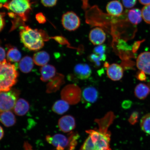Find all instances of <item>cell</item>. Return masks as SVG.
I'll return each mask as SVG.
<instances>
[{
	"mask_svg": "<svg viewBox=\"0 0 150 150\" xmlns=\"http://www.w3.org/2000/svg\"><path fill=\"white\" fill-rule=\"evenodd\" d=\"M137 78L138 80L141 81H145L147 79L145 73L141 71L137 74Z\"/></svg>",
	"mask_w": 150,
	"mask_h": 150,
	"instance_id": "cell-39",
	"label": "cell"
},
{
	"mask_svg": "<svg viewBox=\"0 0 150 150\" xmlns=\"http://www.w3.org/2000/svg\"><path fill=\"white\" fill-rule=\"evenodd\" d=\"M57 0H41L43 5L46 7H52L57 4Z\"/></svg>",
	"mask_w": 150,
	"mask_h": 150,
	"instance_id": "cell-35",
	"label": "cell"
},
{
	"mask_svg": "<svg viewBox=\"0 0 150 150\" xmlns=\"http://www.w3.org/2000/svg\"><path fill=\"white\" fill-rule=\"evenodd\" d=\"M51 38L54 39L56 42H57L61 44H65V39L63 37L60 36H56L54 37H52Z\"/></svg>",
	"mask_w": 150,
	"mask_h": 150,
	"instance_id": "cell-40",
	"label": "cell"
},
{
	"mask_svg": "<svg viewBox=\"0 0 150 150\" xmlns=\"http://www.w3.org/2000/svg\"><path fill=\"white\" fill-rule=\"evenodd\" d=\"M56 76L50 79L49 83L47 85V92L48 93L53 92L59 89L61 84V75L57 74V76Z\"/></svg>",
	"mask_w": 150,
	"mask_h": 150,
	"instance_id": "cell-26",
	"label": "cell"
},
{
	"mask_svg": "<svg viewBox=\"0 0 150 150\" xmlns=\"http://www.w3.org/2000/svg\"><path fill=\"white\" fill-rule=\"evenodd\" d=\"M86 132L89 134L97 150H111L110 147L111 134L109 131L89 130L86 131Z\"/></svg>",
	"mask_w": 150,
	"mask_h": 150,
	"instance_id": "cell-4",
	"label": "cell"
},
{
	"mask_svg": "<svg viewBox=\"0 0 150 150\" xmlns=\"http://www.w3.org/2000/svg\"><path fill=\"white\" fill-rule=\"evenodd\" d=\"M106 46L104 44L99 45L94 48L93 50L94 53L98 55L105 54L106 52Z\"/></svg>",
	"mask_w": 150,
	"mask_h": 150,
	"instance_id": "cell-32",
	"label": "cell"
},
{
	"mask_svg": "<svg viewBox=\"0 0 150 150\" xmlns=\"http://www.w3.org/2000/svg\"><path fill=\"white\" fill-rule=\"evenodd\" d=\"M132 103L130 100H125L122 103V107L123 108L128 109L131 107Z\"/></svg>",
	"mask_w": 150,
	"mask_h": 150,
	"instance_id": "cell-41",
	"label": "cell"
},
{
	"mask_svg": "<svg viewBox=\"0 0 150 150\" xmlns=\"http://www.w3.org/2000/svg\"><path fill=\"white\" fill-rule=\"evenodd\" d=\"M6 57V54L4 48L0 46V63L4 61Z\"/></svg>",
	"mask_w": 150,
	"mask_h": 150,
	"instance_id": "cell-38",
	"label": "cell"
},
{
	"mask_svg": "<svg viewBox=\"0 0 150 150\" xmlns=\"http://www.w3.org/2000/svg\"><path fill=\"white\" fill-rule=\"evenodd\" d=\"M142 42V41H139L134 43L132 47V51L134 53H135L137 51Z\"/></svg>",
	"mask_w": 150,
	"mask_h": 150,
	"instance_id": "cell-42",
	"label": "cell"
},
{
	"mask_svg": "<svg viewBox=\"0 0 150 150\" xmlns=\"http://www.w3.org/2000/svg\"><path fill=\"white\" fill-rule=\"evenodd\" d=\"M115 116L112 112H108L105 117L100 119H97L95 121L99 125V130L102 132H107L110 125L113 122Z\"/></svg>",
	"mask_w": 150,
	"mask_h": 150,
	"instance_id": "cell-16",
	"label": "cell"
},
{
	"mask_svg": "<svg viewBox=\"0 0 150 150\" xmlns=\"http://www.w3.org/2000/svg\"><path fill=\"white\" fill-rule=\"evenodd\" d=\"M123 4L126 8H131L136 4L137 0H122Z\"/></svg>",
	"mask_w": 150,
	"mask_h": 150,
	"instance_id": "cell-33",
	"label": "cell"
},
{
	"mask_svg": "<svg viewBox=\"0 0 150 150\" xmlns=\"http://www.w3.org/2000/svg\"><path fill=\"white\" fill-rule=\"evenodd\" d=\"M61 21L63 27L70 31L76 30L80 25L79 17L73 11H69L64 14L62 16Z\"/></svg>",
	"mask_w": 150,
	"mask_h": 150,
	"instance_id": "cell-7",
	"label": "cell"
},
{
	"mask_svg": "<svg viewBox=\"0 0 150 150\" xmlns=\"http://www.w3.org/2000/svg\"><path fill=\"white\" fill-rule=\"evenodd\" d=\"M0 122L7 127L14 125L16 122V117L11 111H7L0 114Z\"/></svg>",
	"mask_w": 150,
	"mask_h": 150,
	"instance_id": "cell-19",
	"label": "cell"
},
{
	"mask_svg": "<svg viewBox=\"0 0 150 150\" xmlns=\"http://www.w3.org/2000/svg\"><path fill=\"white\" fill-rule=\"evenodd\" d=\"M141 4L144 5L150 4V0H139Z\"/></svg>",
	"mask_w": 150,
	"mask_h": 150,
	"instance_id": "cell-44",
	"label": "cell"
},
{
	"mask_svg": "<svg viewBox=\"0 0 150 150\" xmlns=\"http://www.w3.org/2000/svg\"><path fill=\"white\" fill-rule=\"evenodd\" d=\"M140 125L144 132L150 134V113L146 114L142 117L140 120Z\"/></svg>",
	"mask_w": 150,
	"mask_h": 150,
	"instance_id": "cell-27",
	"label": "cell"
},
{
	"mask_svg": "<svg viewBox=\"0 0 150 150\" xmlns=\"http://www.w3.org/2000/svg\"><path fill=\"white\" fill-rule=\"evenodd\" d=\"M24 150H33L30 144L27 142L24 144Z\"/></svg>",
	"mask_w": 150,
	"mask_h": 150,
	"instance_id": "cell-43",
	"label": "cell"
},
{
	"mask_svg": "<svg viewBox=\"0 0 150 150\" xmlns=\"http://www.w3.org/2000/svg\"><path fill=\"white\" fill-rule=\"evenodd\" d=\"M5 13L0 12V32L2 30L5 25V21L4 19Z\"/></svg>",
	"mask_w": 150,
	"mask_h": 150,
	"instance_id": "cell-37",
	"label": "cell"
},
{
	"mask_svg": "<svg viewBox=\"0 0 150 150\" xmlns=\"http://www.w3.org/2000/svg\"><path fill=\"white\" fill-rule=\"evenodd\" d=\"M106 72L108 77L114 81L120 80L123 77L122 67L117 64L113 63L108 65L107 68Z\"/></svg>",
	"mask_w": 150,
	"mask_h": 150,
	"instance_id": "cell-13",
	"label": "cell"
},
{
	"mask_svg": "<svg viewBox=\"0 0 150 150\" xmlns=\"http://www.w3.org/2000/svg\"><path fill=\"white\" fill-rule=\"evenodd\" d=\"M105 54L101 55H98L95 53L91 54L89 56V60L95 64L97 67H99L100 65V62L104 61L106 59Z\"/></svg>",
	"mask_w": 150,
	"mask_h": 150,
	"instance_id": "cell-28",
	"label": "cell"
},
{
	"mask_svg": "<svg viewBox=\"0 0 150 150\" xmlns=\"http://www.w3.org/2000/svg\"><path fill=\"white\" fill-rule=\"evenodd\" d=\"M18 76L16 65L6 59L0 63V92L12 89L17 82Z\"/></svg>",
	"mask_w": 150,
	"mask_h": 150,
	"instance_id": "cell-2",
	"label": "cell"
},
{
	"mask_svg": "<svg viewBox=\"0 0 150 150\" xmlns=\"http://www.w3.org/2000/svg\"><path fill=\"white\" fill-rule=\"evenodd\" d=\"M46 140L48 143L51 144L56 148L57 150H64L70 147V138L61 134H57L52 136L48 135Z\"/></svg>",
	"mask_w": 150,
	"mask_h": 150,
	"instance_id": "cell-8",
	"label": "cell"
},
{
	"mask_svg": "<svg viewBox=\"0 0 150 150\" xmlns=\"http://www.w3.org/2000/svg\"><path fill=\"white\" fill-rule=\"evenodd\" d=\"M19 95L20 91L14 89L0 92V114L13 109Z\"/></svg>",
	"mask_w": 150,
	"mask_h": 150,
	"instance_id": "cell-5",
	"label": "cell"
},
{
	"mask_svg": "<svg viewBox=\"0 0 150 150\" xmlns=\"http://www.w3.org/2000/svg\"><path fill=\"white\" fill-rule=\"evenodd\" d=\"M34 63L39 66L47 64L50 59L49 54L44 51H39L34 54L33 56Z\"/></svg>",
	"mask_w": 150,
	"mask_h": 150,
	"instance_id": "cell-20",
	"label": "cell"
},
{
	"mask_svg": "<svg viewBox=\"0 0 150 150\" xmlns=\"http://www.w3.org/2000/svg\"><path fill=\"white\" fill-rule=\"evenodd\" d=\"M142 18L146 23L150 24V4L145 6L142 11Z\"/></svg>",
	"mask_w": 150,
	"mask_h": 150,
	"instance_id": "cell-30",
	"label": "cell"
},
{
	"mask_svg": "<svg viewBox=\"0 0 150 150\" xmlns=\"http://www.w3.org/2000/svg\"><path fill=\"white\" fill-rule=\"evenodd\" d=\"M98 96V91L93 87H88L85 88L82 93V100L89 104H92L96 102Z\"/></svg>",
	"mask_w": 150,
	"mask_h": 150,
	"instance_id": "cell-15",
	"label": "cell"
},
{
	"mask_svg": "<svg viewBox=\"0 0 150 150\" xmlns=\"http://www.w3.org/2000/svg\"><path fill=\"white\" fill-rule=\"evenodd\" d=\"M40 79L44 82H47L56 76V70L54 66L46 64L40 69Z\"/></svg>",
	"mask_w": 150,
	"mask_h": 150,
	"instance_id": "cell-17",
	"label": "cell"
},
{
	"mask_svg": "<svg viewBox=\"0 0 150 150\" xmlns=\"http://www.w3.org/2000/svg\"><path fill=\"white\" fill-rule=\"evenodd\" d=\"M139 114L137 112H133L131 114L128 121L131 125H134L138 122Z\"/></svg>",
	"mask_w": 150,
	"mask_h": 150,
	"instance_id": "cell-34",
	"label": "cell"
},
{
	"mask_svg": "<svg viewBox=\"0 0 150 150\" xmlns=\"http://www.w3.org/2000/svg\"><path fill=\"white\" fill-rule=\"evenodd\" d=\"M80 150H97L90 136L84 142Z\"/></svg>",
	"mask_w": 150,
	"mask_h": 150,
	"instance_id": "cell-29",
	"label": "cell"
},
{
	"mask_svg": "<svg viewBox=\"0 0 150 150\" xmlns=\"http://www.w3.org/2000/svg\"><path fill=\"white\" fill-rule=\"evenodd\" d=\"M127 18L131 23L134 25H137L142 21V11L138 8L131 9L127 12Z\"/></svg>",
	"mask_w": 150,
	"mask_h": 150,
	"instance_id": "cell-23",
	"label": "cell"
},
{
	"mask_svg": "<svg viewBox=\"0 0 150 150\" xmlns=\"http://www.w3.org/2000/svg\"><path fill=\"white\" fill-rule=\"evenodd\" d=\"M8 0H0V4L3 5L7 2Z\"/></svg>",
	"mask_w": 150,
	"mask_h": 150,
	"instance_id": "cell-46",
	"label": "cell"
},
{
	"mask_svg": "<svg viewBox=\"0 0 150 150\" xmlns=\"http://www.w3.org/2000/svg\"><path fill=\"white\" fill-rule=\"evenodd\" d=\"M108 14L113 17H119L123 13V5L117 0H113L109 2L106 6Z\"/></svg>",
	"mask_w": 150,
	"mask_h": 150,
	"instance_id": "cell-14",
	"label": "cell"
},
{
	"mask_svg": "<svg viewBox=\"0 0 150 150\" xmlns=\"http://www.w3.org/2000/svg\"><path fill=\"white\" fill-rule=\"evenodd\" d=\"M3 7L12 11L24 21L27 20L28 15L31 9L29 0H11L4 4Z\"/></svg>",
	"mask_w": 150,
	"mask_h": 150,
	"instance_id": "cell-3",
	"label": "cell"
},
{
	"mask_svg": "<svg viewBox=\"0 0 150 150\" xmlns=\"http://www.w3.org/2000/svg\"><path fill=\"white\" fill-rule=\"evenodd\" d=\"M29 108V103L27 101L23 98H20L16 101L13 109L17 115L22 116L27 113Z\"/></svg>",
	"mask_w": 150,
	"mask_h": 150,
	"instance_id": "cell-18",
	"label": "cell"
},
{
	"mask_svg": "<svg viewBox=\"0 0 150 150\" xmlns=\"http://www.w3.org/2000/svg\"><path fill=\"white\" fill-rule=\"evenodd\" d=\"M8 50L6 54L7 61L9 62L17 63L21 60V52L18 48L12 46L7 45Z\"/></svg>",
	"mask_w": 150,
	"mask_h": 150,
	"instance_id": "cell-22",
	"label": "cell"
},
{
	"mask_svg": "<svg viewBox=\"0 0 150 150\" xmlns=\"http://www.w3.org/2000/svg\"><path fill=\"white\" fill-rule=\"evenodd\" d=\"M34 63L33 59L30 56H24L20 61L19 68L22 72L28 74L33 70Z\"/></svg>",
	"mask_w": 150,
	"mask_h": 150,
	"instance_id": "cell-21",
	"label": "cell"
},
{
	"mask_svg": "<svg viewBox=\"0 0 150 150\" xmlns=\"http://www.w3.org/2000/svg\"><path fill=\"white\" fill-rule=\"evenodd\" d=\"M89 39L95 45L103 44L106 39V35L101 28L96 27L91 30L89 33Z\"/></svg>",
	"mask_w": 150,
	"mask_h": 150,
	"instance_id": "cell-10",
	"label": "cell"
},
{
	"mask_svg": "<svg viewBox=\"0 0 150 150\" xmlns=\"http://www.w3.org/2000/svg\"><path fill=\"white\" fill-rule=\"evenodd\" d=\"M20 38L26 48L31 51H38L44 45L45 42L41 30L33 29L28 26L20 28Z\"/></svg>",
	"mask_w": 150,
	"mask_h": 150,
	"instance_id": "cell-1",
	"label": "cell"
},
{
	"mask_svg": "<svg viewBox=\"0 0 150 150\" xmlns=\"http://www.w3.org/2000/svg\"><path fill=\"white\" fill-rule=\"evenodd\" d=\"M58 125L59 129L63 132H69L74 130L76 127V121L72 116L65 115L59 119Z\"/></svg>",
	"mask_w": 150,
	"mask_h": 150,
	"instance_id": "cell-11",
	"label": "cell"
},
{
	"mask_svg": "<svg viewBox=\"0 0 150 150\" xmlns=\"http://www.w3.org/2000/svg\"><path fill=\"white\" fill-rule=\"evenodd\" d=\"M35 18L39 23L44 24L46 22V18L42 13H39L36 14Z\"/></svg>",
	"mask_w": 150,
	"mask_h": 150,
	"instance_id": "cell-36",
	"label": "cell"
},
{
	"mask_svg": "<svg viewBox=\"0 0 150 150\" xmlns=\"http://www.w3.org/2000/svg\"><path fill=\"white\" fill-rule=\"evenodd\" d=\"M70 138V146L68 150H74L77 144V140L79 136L77 134L71 132L69 135Z\"/></svg>",
	"mask_w": 150,
	"mask_h": 150,
	"instance_id": "cell-31",
	"label": "cell"
},
{
	"mask_svg": "<svg viewBox=\"0 0 150 150\" xmlns=\"http://www.w3.org/2000/svg\"><path fill=\"white\" fill-rule=\"evenodd\" d=\"M136 64L140 71L150 75V52L141 53L137 58Z\"/></svg>",
	"mask_w": 150,
	"mask_h": 150,
	"instance_id": "cell-9",
	"label": "cell"
},
{
	"mask_svg": "<svg viewBox=\"0 0 150 150\" xmlns=\"http://www.w3.org/2000/svg\"><path fill=\"white\" fill-rule=\"evenodd\" d=\"M62 99L70 105H76L80 102L82 97L80 88L76 84H69L65 86L61 92Z\"/></svg>",
	"mask_w": 150,
	"mask_h": 150,
	"instance_id": "cell-6",
	"label": "cell"
},
{
	"mask_svg": "<svg viewBox=\"0 0 150 150\" xmlns=\"http://www.w3.org/2000/svg\"><path fill=\"white\" fill-rule=\"evenodd\" d=\"M69 103L64 100H60L56 101L52 107V110L55 113L58 114H63L69 109L70 106Z\"/></svg>",
	"mask_w": 150,
	"mask_h": 150,
	"instance_id": "cell-25",
	"label": "cell"
},
{
	"mask_svg": "<svg viewBox=\"0 0 150 150\" xmlns=\"http://www.w3.org/2000/svg\"><path fill=\"white\" fill-rule=\"evenodd\" d=\"M4 136V131L1 126H0V140H1Z\"/></svg>",
	"mask_w": 150,
	"mask_h": 150,
	"instance_id": "cell-45",
	"label": "cell"
},
{
	"mask_svg": "<svg viewBox=\"0 0 150 150\" xmlns=\"http://www.w3.org/2000/svg\"><path fill=\"white\" fill-rule=\"evenodd\" d=\"M150 93V88L145 84H139L135 88V95L137 98L141 100L146 98L149 95Z\"/></svg>",
	"mask_w": 150,
	"mask_h": 150,
	"instance_id": "cell-24",
	"label": "cell"
},
{
	"mask_svg": "<svg viewBox=\"0 0 150 150\" xmlns=\"http://www.w3.org/2000/svg\"><path fill=\"white\" fill-rule=\"evenodd\" d=\"M74 72L75 76L79 79L85 80L91 76L92 70L91 67L87 64L80 63L75 65Z\"/></svg>",
	"mask_w": 150,
	"mask_h": 150,
	"instance_id": "cell-12",
	"label": "cell"
},
{
	"mask_svg": "<svg viewBox=\"0 0 150 150\" xmlns=\"http://www.w3.org/2000/svg\"><path fill=\"white\" fill-rule=\"evenodd\" d=\"M1 41H0V44H1Z\"/></svg>",
	"mask_w": 150,
	"mask_h": 150,
	"instance_id": "cell-47",
	"label": "cell"
}]
</instances>
